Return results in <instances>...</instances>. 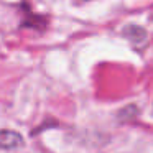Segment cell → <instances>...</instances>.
<instances>
[{
	"mask_svg": "<svg viewBox=\"0 0 153 153\" xmlns=\"http://www.w3.org/2000/svg\"><path fill=\"white\" fill-rule=\"evenodd\" d=\"M23 146V137L13 130H0V150H17Z\"/></svg>",
	"mask_w": 153,
	"mask_h": 153,
	"instance_id": "cell-1",
	"label": "cell"
},
{
	"mask_svg": "<svg viewBox=\"0 0 153 153\" xmlns=\"http://www.w3.org/2000/svg\"><path fill=\"white\" fill-rule=\"evenodd\" d=\"M23 27H30V28H35V30L41 31L46 27V20L43 17H38V15H30V17H27L23 20Z\"/></svg>",
	"mask_w": 153,
	"mask_h": 153,
	"instance_id": "cell-3",
	"label": "cell"
},
{
	"mask_svg": "<svg viewBox=\"0 0 153 153\" xmlns=\"http://www.w3.org/2000/svg\"><path fill=\"white\" fill-rule=\"evenodd\" d=\"M86 2H87V0H86Z\"/></svg>",
	"mask_w": 153,
	"mask_h": 153,
	"instance_id": "cell-4",
	"label": "cell"
},
{
	"mask_svg": "<svg viewBox=\"0 0 153 153\" xmlns=\"http://www.w3.org/2000/svg\"><path fill=\"white\" fill-rule=\"evenodd\" d=\"M123 36L128 38L133 45H140V43H145L146 40V33L142 27H135V25H128L122 30Z\"/></svg>",
	"mask_w": 153,
	"mask_h": 153,
	"instance_id": "cell-2",
	"label": "cell"
}]
</instances>
